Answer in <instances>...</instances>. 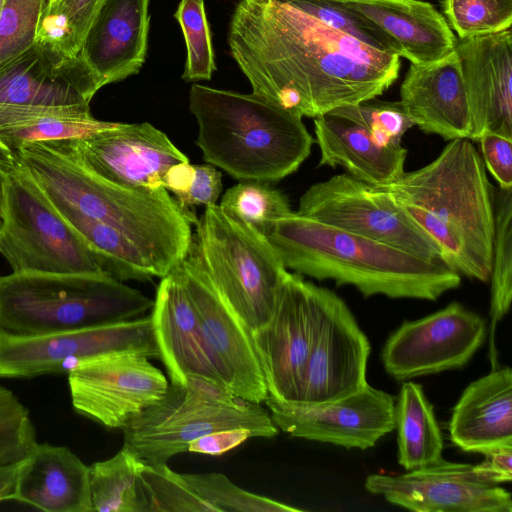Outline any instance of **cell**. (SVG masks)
<instances>
[{
	"instance_id": "74e56055",
	"label": "cell",
	"mask_w": 512,
	"mask_h": 512,
	"mask_svg": "<svg viewBox=\"0 0 512 512\" xmlns=\"http://www.w3.org/2000/svg\"><path fill=\"white\" fill-rule=\"evenodd\" d=\"M218 512H295L301 509L248 492L221 473L180 474Z\"/></svg>"
},
{
	"instance_id": "f907efd6",
	"label": "cell",
	"mask_w": 512,
	"mask_h": 512,
	"mask_svg": "<svg viewBox=\"0 0 512 512\" xmlns=\"http://www.w3.org/2000/svg\"><path fill=\"white\" fill-rule=\"evenodd\" d=\"M6 174L0 171V232L4 225V217H5V183H6Z\"/></svg>"
},
{
	"instance_id": "f1b7e54d",
	"label": "cell",
	"mask_w": 512,
	"mask_h": 512,
	"mask_svg": "<svg viewBox=\"0 0 512 512\" xmlns=\"http://www.w3.org/2000/svg\"><path fill=\"white\" fill-rule=\"evenodd\" d=\"M398 463L406 470L439 461L444 447L434 409L423 387L404 382L395 401Z\"/></svg>"
},
{
	"instance_id": "277c9868",
	"label": "cell",
	"mask_w": 512,
	"mask_h": 512,
	"mask_svg": "<svg viewBox=\"0 0 512 512\" xmlns=\"http://www.w3.org/2000/svg\"><path fill=\"white\" fill-rule=\"evenodd\" d=\"M13 154L46 197L124 234L151 260L159 278L186 258L192 223L164 187L144 189L115 184L47 141L24 143Z\"/></svg>"
},
{
	"instance_id": "cb8c5ba5",
	"label": "cell",
	"mask_w": 512,
	"mask_h": 512,
	"mask_svg": "<svg viewBox=\"0 0 512 512\" xmlns=\"http://www.w3.org/2000/svg\"><path fill=\"white\" fill-rule=\"evenodd\" d=\"M150 0H104L79 56L101 87L136 75L145 63Z\"/></svg>"
},
{
	"instance_id": "e575fe53",
	"label": "cell",
	"mask_w": 512,
	"mask_h": 512,
	"mask_svg": "<svg viewBox=\"0 0 512 512\" xmlns=\"http://www.w3.org/2000/svg\"><path fill=\"white\" fill-rule=\"evenodd\" d=\"M116 123L97 120L92 114H50L0 128V142L13 153L24 143L83 138Z\"/></svg>"
},
{
	"instance_id": "d4e9b609",
	"label": "cell",
	"mask_w": 512,
	"mask_h": 512,
	"mask_svg": "<svg viewBox=\"0 0 512 512\" xmlns=\"http://www.w3.org/2000/svg\"><path fill=\"white\" fill-rule=\"evenodd\" d=\"M399 102L422 132L448 141L470 140L471 115L455 50L431 64H410L400 87Z\"/></svg>"
},
{
	"instance_id": "b9f144b4",
	"label": "cell",
	"mask_w": 512,
	"mask_h": 512,
	"mask_svg": "<svg viewBox=\"0 0 512 512\" xmlns=\"http://www.w3.org/2000/svg\"><path fill=\"white\" fill-rule=\"evenodd\" d=\"M365 129L386 145H401L405 132L413 125L399 101L369 99L331 110Z\"/></svg>"
},
{
	"instance_id": "4316f807",
	"label": "cell",
	"mask_w": 512,
	"mask_h": 512,
	"mask_svg": "<svg viewBox=\"0 0 512 512\" xmlns=\"http://www.w3.org/2000/svg\"><path fill=\"white\" fill-rule=\"evenodd\" d=\"M450 439L465 452L512 447V370L493 368L470 383L453 408Z\"/></svg>"
},
{
	"instance_id": "7c38bea8",
	"label": "cell",
	"mask_w": 512,
	"mask_h": 512,
	"mask_svg": "<svg viewBox=\"0 0 512 512\" xmlns=\"http://www.w3.org/2000/svg\"><path fill=\"white\" fill-rule=\"evenodd\" d=\"M325 290L301 274L287 272L272 317L251 333L268 395L277 400H303L305 374Z\"/></svg>"
},
{
	"instance_id": "60d3db41",
	"label": "cell",
	"mask_w": 512,
	"mask_h": 512,
	"mask_svg": "<svg viewBox=\"0 0 512 512\" xmlns=\"http://www.w3.org/2000/svg\"><path fill=\"white\" fill-rule=\"evenodd\" d=\"M36 443L28 409L13 391L0 385V465L21 461Z\"/></svg>"
},
{
	"instance_id": "681fc988",
	"label": "cell",
	"mask_w": 512,
	"mask_h": 512,
	"mask_svg": "<svg viewBox=\"0 0 512 512\" xmlns=\"http://www.w3.org/2000/svg\"><path fill=\"white\" fill-rule=\"evenodd\" d=\"M14 154L0 142V171L8 175L16 170Z\"/></svg>"
},
{
	"instance_id": "6da1fadb",
	"label": "cell",
	"mask_w": 512,
	"mask_h": 512,
	"mask_svg": "<svg viewBox=\"0 0 512 512\" xmlns=\"http://www.w3.org/2000/svg\"><path fill=\"white\" fill-rule=\"evenodd\" d=\"M227 40L252 93L302 118L377 98L401 68L397 54L333 29L287 0H239Z\"/></svg>"
},
{
	"instance_id": "9c48e42d",
	"label": "cell",
	"mask_w": 512,
	"mask_h": 512,
	"mask_svg": "<svg viewBox=\"0 0 512 512\" xmlns=\"http://www.w3.org/2000/svg\"><path fill=\"white\" fill-rule=\"evenodd\" d=\"M0 254L14 273L106 274L87 243L18 164L6 176Z\"/></svg>"
},
{
	"instance_id": "f35d334b",
	"label": "cell",
	"mask_w": 512,
	"mask_h": 512,
	"mask_svg": "<svg viewBox=\"0 0 512 512\" xmlns=\"http://www.w3.org/2000/svg\"><path fill=\"white\" fill-rule=\"evenodd\" d=\"M442 8L458 39L511 29L512 0H442Z\"/></svg>"
},
{
	"instance_id": "2e32d148",
	"label": "cell",
	"mask_w": 512,
	"mask_h": 512,
	"mask_svg": "<svg viewBox=\"0 0 512 512\" xmlns=\"http://www.w3.org/2000/svg\"><path fill=\"white\" fill-rule=\"evenodd\" d=\"M47 142L103 179L132 188L163 187L165 172L189 161L164 132L148 122L116 123L83 138Z\"/></svg>"
},
{
	"instance_id": "9a60e30c",
	"label": "cell",
	"mask_w": 512,
	"mask_h": 512,
	"mask_svg": "<svg viewBox=\"0 0 512 512\" xmlns=\"http://www.w3.org/2000/svg\"><path fill=\"white\" fill-rule=\"evenodd\" d=\"M477 313L452 302L423 318L403 322L381 352L385 371L398 381L465 366L486 338Z\"/></svg>"
},
{
	"instance_id": "f6af8a7d",
	"label": "cell",
	"mask_w": 512,
	"mask_h": 512,
	"mask_svg": "<svg viewBox=\"0 0 512 512\" xmlns=\"http://www.w3.org/2000/svg\"><path fill=\"white\" fill-rule=\"evenodd\" d=\"M478 141L485 168L498 182L499 188H512V139L487 132Z\"/></svg>"
},
{
	"instance_id": "836d02e7",
	"label": "cell",
	"mask_w": 512,
	"mask_h": 512,
	"mask_svg": "<svg viewBox=\"0 0 512 512\" xmlns=\"http://www.w3.org/2000/svg\"><path fill=\"white\" fill-rule=\"evenodd\" d=\"M104 0H60L43 11L36 41L66 56L79 55L84 37Z\"/></svg>"
},
{
	"instance_id": "ba28073f",
	"label": "cell",
	"mask_w": 512,
	"mask_h": 512,
	"mask_svg": "<svg viewBox=\"0 0 512 512\" xmlns=\"http://www.w3.org/2000/svg\"><path fill=\"white\" fill-rule=\"evenodd\" d=\"M234 428L249 429L254 437L278 434L260 404L234 396L218 382L191 376L185 384L169 383L162 399L122 431L124 445L144 463L162 465L188 451L190 441Z\"/></svg>"
},
{
	"instance_id": "f5cc1de1",
	"label": "cell",
	"mask_w": 512,
	"mask_h": 512,
	"mask_svg": "<svg viewBox=\"0 0 512 512\" xmlns=\"http://www.w3.org/2000/svg\"><path fill=\"white\" fill-rule=\"evenodd\" d=\"M2 2H3V0H0V7H1V5H2Z\"/></svg>"
},
{
	"instance_id": "d6a6232c",
	"label": "cell",
	"mask_w": 512,
	"mask_h": 512,
	"mask_svg": "<svg viewBox=\"0 0 512 512\" xmlns=\"http://www.w3.org/2000/svg\"><path fill=\"white\" fill-rule=\"evenodd\" d=\"M219 206L262 234L269 224L293 212L285 194L260 181H239L224 193Z\"/></svg>"
},
{
	"instance_id": "7dc6e473",
	"label": "cell",
	"mask_w": 512,
	"mask_h": 512,
	"mask_svg": "<svg viewBox=\"0 0 512 512\" xmlns=\"http://www.w3.org/2000/svg\"><path fill=\"white\" fill-rule=\"evenodd\" d=\"M484 455L481 463L473 465L482 480L492 485L512 480V447L495 449Z\"/></svg>"
},
{
	"instance_id": "4fadbf2b",
	"label": "cell",
	"mask_w": 512,
	"mask_h": 512,
	"mask_svg": "<svg viewBox=\"0 0 512 512\" xmlns=\"http://www.w3.org/2000/svg\"><path fill=\"white\" fill-rule=\"evenodd\" d=\"M137 352L159 358L151 316L33 337L0 333V376L32 378L69 373L112 353Z\"/></svg>"
},
{
	"instance_id": "603a6c76",
	"label": "cell",
	"mask_w": 512,
	"mask_h": 512,
	"mask_svg": "<svg viewBox=\"0 0 512 512\" xmlns=\"http://www.w3.org/2000/svg\"><path fill=\"white\" fill-rule=\"evenodd\" d=\"M151 309L159 358L171 383L185 384L195 376L222 384L179 266L161 278Z\"/></svg>"
},
{
	"instance_id": "8d00e7d4",
	"label": "cell",
	"mask_w": 512,
	"mask_h": 512,
	"mask_svg": "<svg viewBox=\"0 0 512 512\" xmlns=\"http://www.w3.org/2000/svg\"><path fill=\"white\" fill-rule=\"evenodd\" d=\"M174 18L186 45L182 79L187 82L210 80L216 64L204 0H180Z\"/></svg>"
},
{
	"instance_id": "7bdbcfd3",
	"label": "cell",
	"mask_w": 512,
	"mask_h": 512,
	"mask_svg": "<svg viewBox=\"0 0 512 512\" xmlns=\"http://www.w3.org/2000/svg\"><path fill=\"white\" fill-rule=\"evenodd\" d=\"M287 1L333 29L346 33L376 49L393 52L388 44L378 34L367 28L361 20L329 0Z\"/></svg>"
},
{
	"instance_id": "484cf974",
	"label": "cell",
	"mask_w": 512,
	"mask_h": 512,
	"mask_svg": "<svg viewBox=\"0 0 512 512\" xmlns=\"http://www.w3.org/2000/svg\"><path fill=\"white\" fill-rule=\"evenodd\" d=\"M320 166L342 167L352 177L372 186L398 179L404 171L407 149L386 145L354 121L329 111L314 118Z\"/></svg>"
},
{
	"instance_id": "ee69618b",
	"label": "cell",
	"mask_w": 512,
	"mask_h": 512,
	"mask_svg": "<svg viewBox=\"0 0 512 512\" xmlns=\"http://www.w3.org/2000/svg\"><path fill=\"white\" fill-rule=\"evenodd\" d=\"M222 190V174L211 164H194L191 183L187 194L181 202L180 208L187 215L192 224L197 218L192 210L194 206L216 204Z\"/></svg>"
},
{
	"instance_id": "30bf717a",
	"label": "cell",
	"mask_w": 512,
	"mask_h": 512,
	"mask_svg": "<svg viewBox=\"0 0 512 512\" xmlns=\"http://www.w3.org/2000/svg\"><path fill=\"white\" fill-rule=\"evenodd\" d=\"M101 88L79 55L36 41L0 66V128L50 114L90 115Z\"/></svg>"
},
{
	"instance_id": "8992f818",
	"label": "cell",
	"mask_w": 512,
	"mask_h": 512,
	"mask_svg": "<svg viewBox=\"0 0 512 512\" xmlns=\"http://www.w3.org/2000/svg\"><path fill=\"white\" fill-rule=\"evenodd\" d=\"M153 300L106 274L0 276V333L54 334L138 318Z\"/></svg>"
},
{
	"instance_id": "d590c367",
	"label": "cell",
	"mask_w": 512,
	"mask_h": 512,
	"mask_svg": "<svg viewBox=\"0 0 512 512\" xmlns=\"http://www.w3.org/2000/svg\"><path fill=\"white\" fill-rule=\"evenodd\" d=\"M140 481L147 512H218L167 464L144 463Z\"/></svg>"
},
{
	"instance_id": "1f68e13d",
	"label": "cell",
	"mask_w": 512,
	"mask_h": 512,
	"mask_svg": "<svg viewBox=\"0 0 512 512\" xmlns=\"http://www.w3.org/2000/svg\"><path fill=\"white\" fill-rule=\"evenodd\" d=\"M491 360L495 368L494 332L512 300V188L495 191V231L491 263Z\"/></svg>"
},
{
	"instance_id": "52a82bcc",
	"label": "cell",
	"mask_w": 512,
	"mask_h": 512,
	"mask_svg": "<svg viewBox=\"0 0 512 512\" xmlns=\"http://www.w3.org/2000/svg\"><path fill=\"white\" fill-rule=\"evenodd\" d=\"M195 225L186 258L255 332L272 317L287 269L264 234L217 204L206 206Z\"/></svg>"
},
{
	"instance_id": "816d5d0a",
	"label": "cell",
	"mask_w": 512,
	"mask_h": 512,
	"mask_svg": "<svg viewBox=\"0 0 512 512\" xmlns=\"http://www.w3.org/2000/svg\"><path fill=\"white\" fill-rule=\"evenodd\" d=\"M59 1L60 0H46V6H45L44 11L50 9L51 7L56 5Z\"/></svg>"
},
{
	"instance_id": "ffe728a7",
	"label": "cell",
	"mask_w": 512,
	"mask_h": 512,
	"mask_svg": "<svg viewBox=\"0 0 512 512\" xmlns=\"http://www.w3.org/2000/svg\"><path fill=\"white\" fill-rule=\"evenodd\" d=\"M370 351L369 340L347 304L326 288L301 403L331 402L366 386Z\"/></svg>"
},
{
	"instance_id": "5bb4252c",
	"label": "cell",
	"mask_w": 512,
	"mask_h": 512,
	"mask_svg": "<svg viewBox=\"0 0 512 512\" xmlns=\"http://www.w3.org/2000/svg\"><path fill=\"white\" fill-rule=\"evenodd\" d=\"M137 352L103 355L68 373L73 409L109 429L123 430L168 390L163 372Z\"/></svg>"
},
{
	"instance_id": "44dd1931",
	"label": "cell",
	"mask_w": 512,
	"mask_h": 512,
	"mask_svg": "<svg viewBox=\"0 0 512 512\" xmlns=\"http://www.w3.org/2000/svg\"><path fill=\"white\" fill-rule=\"evenodd\" d=\"M471 115L470 140L487 132L512 139V31L457 39Z\"/></svg>"
},
{
	"instance_id": "8fae6325",
	"label": "cell",
	"mask_w": 512,
	"mask_h": 512,
	"mask_svg": "<svg viewBox=\"0 0 512 512\" xmlns=\"http://www.w3.org/2000/svg\"><path fill=\"white\" fill-rule=\"evenodd\" d=\"M296 213L425 260L446 263L439 246L389 193L348 173L310 186Z\"/></svg>"
},
{
	"instance_id": "4dcf8cb0",
	"label": "cell",
	"mask_w": 512,
	"mask_h": 512,
	"mask_svg": "<svg viewBox=\"0 0 512 512\" xmlns=\"http://www.w3.org/2000/svg\"><path fill=\"white\" fill-rule=\"evenodd\" d=\"M144 462L127 446L113 457L89 466L93 511L147 512L140 469Z\"/></svg>"
},
{
	"instance_id": "ab89813d",
	"label": "cell",
	"mask_w": 512,
	"mask_h": 512,
	"mask_svg": "<svg viewBox=\"0 0 512 512\" xmlns=\"http://www.w3.org/2000/svg\"><path fill=\"white\" fill-rule=\"evenodd\" d=\"M46 0H3L0 7V66L37 39Z\"/></svg>"
},
{
	"instance_id": "7a4b0ae2",
	"label": "cell",
	"mask_w": 512,
	"mask_h": 512,
	"mask_svg": "<svg viewBox=\"0 0 512 512\" xmlns=\"http://www.w3.org/2000/svg\"><path fill=\"white\" fill-rule=\"evenodd\" d=\"M374 187L391 195L439 246L452 269L489 281L496 190L471 140H451L429 164Z\"/></svg>"
},
{
	"instance_id": "7402d4cb",
	"label": "cell",
	"mask_w": 512,
	"mask_h": 512,
	"mask_svg": "<svg viewBox=\"0 0 512 512\" xmlns=\"http://www.w3.org/2000/svg\"><path fill=\"white\" fill-rule=\"evenodd\" d=\"M378 34L400 58L427 65L455 50L444 16L422 0H329Z\"/></svg>"
},
{
	"instance_id": "e0dca14e",
	"label": "cell",
	"mask_w": 512,
	"mask_h": 512,
	"mask_svg": "<svg viewBox=\"0 0 512 512\" xmlns=\"http://www.w3.org/2000/svg\"><path fill=\"white\" fill-rule=\"evenodd\" d=\"M179 269L221 383L234 396L261 404L268 390L250 330L197 264L185 258Z\"/></svg>"
},
{
	"instance_id": "d6986e66",
	"label": "cell",
	"mask_w": 512,
	"mask_h": 512,
	"mask_svg": "<svg viewBox=\"0 0 512 512\" xmlns=\"http://www.w3.org/2000/svg\"><path fill=\"white\" fill-rule=\"evenodd\" d=\"M365 488L416 512H512L507 490L482 480L473 465L443 458L404 474H371Z\"/></svg>"
},
{
	"instance_id": "5b68a950",
	"label": "cell",
	"mask_w": 512,
	"mask_h": 512,
	"mask_svg": "<svg viewBox=\"0 0 512 512\" xmlns=\"http://www.w3.org/2000/svg\"><path fill=\"white\" fill-rule=\"evenodd\" d=\"M189 110L206 163L239 181L277 182L296 172L314 139L302 117L254 93L193 84Z\"/></svg>"
},
{
	"instance_id": "3957f363",
	"label": "cell",
	"mask_w": 512,
	"mask_h": 512,
	"mask_svg": "<svg viewBox=\"0 0 512 512\" xmlns=\"http://www.w3.org/2000/svg\"><path fill=\"white\" fill-rule=\"evenodd\" d=\"M285 268L317 280L354 286L363 296L435 301L459 287L458 272L292 212L263 232Z\"/></svg>"
},
{
	"instance_id": "c3c4849f",
	"label": "cell",
	"mask_w": 512,
	"mask_h": 512,
	"mask_svg": "<svg viewBox=\"0 0 512 512\" xmlns=\"http://www.w3.org/2000/svg\"><path fill=\"white\" fill-rule=\"evenodd\" d=\"M19 461L0 465V501L15 499Z\"/></svg>"
},
{
	"instance_id": "83f0119b",
	"label": "cell",
	"mask_w": 512,
	"mask_h": 512,
	"mask_svg": "<svg viewBox=\"0 0 512 512\" xmlns=\"http://www.w3.org/2000/svg\"><path fill=\"white\" fill-rule=\"evenodd\" d=\"M14 500L46 512H92L89 466L67 447L36 443L19 461Z\"/></svg>"
},
{
	"instance_id": "f546056e",
	"label": "cell",
	"mask_w": 512,
	"mask_h": 512,
	"mask_svg": "<svg viewBox=\"0 0 512 512\" xmlns=\"http://www.w3.org/2000/svg\"><path fill=\"white\" fill-rule=\"evenodd\" d=\"M49 200L87 243L107 275L122 282L130 279L147 281L154 277L159 278V273L151 260L124 234L103 222L83 215L61 201Z\"/></svg>"
},
{
	"instance_id": "bcb514c9",
	"label": "cell",
	"mask_w": 512,
	"mask_h": 512,
	"mask_svg": "<svg viewBox=\"0 0 512 512\" xmlns=\"http://www.w3.org/2000/svg\"><path fill=\"white\" fill-rule=\"evenodd\" d=\"M251 437H254L253 432L246 428L216 431L190 441L188 451L219 456L236 448Z\"/></svg>"
},
{
	"instance_id": "ac0fdd59",
	"label": "cell",
	"mask_w": 512,
	"mask_h": 512,
	"mask_svg": "<svg viewBox=\"0 0 512 512\" xmlns=\"http://www.w3.org/2000/svg\"><path fill=\"white\" fill-rule=\"evenodd\" d=\"M278 429L298 438L365 450L395 429V397L369 384L321 404L264 401Z\"/></svg>"
}]
</instances>
